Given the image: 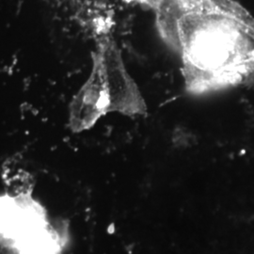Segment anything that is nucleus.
<instances>
[{"mask_svg": "<svg viewBox=\"0 0 254 254\" xmlns=\"http://www.w3.org/2000/svg\"><path fill=\"white\" fill-rule=\"evenodd\" d=\"M159 33L181 59L186 89H254V17L235 0H154Z\"/></svg>", "mask_w": 254, "mask_h": 254, "instance_id": "obj_1", "label": "nucleus"}, {"mask_svg": "<svg viewBox=\"0 0 254 254\" xmlns=\"http://www.w3.org/2000/svg\"><path fill=\"white\" fill-rule=\"evenodd\" d=\"M91 61V73L69 105L68 127L71 131H87L109 113L129 117L145 115V99L128 72L113 37H99Z\"/></svg>", "mask_w": 254, "mask_h": 254, "instance_id": "obj_2", "label": "nucleus"}, {"mask_svg": "<svg viewBox=\"0 0 254 254\" xmlns=\"http://www.w3.org/2000/svg\"><path fill=\"white\" fill-rule=\"evenodd\" d=\"M0 197V236L17 241L38 228L45 226L44 216L33 200Z\"/></svg>", "mask_w": 254, "mask_h": 254, "instance_id": "obj_3", "label": "nucleus"}]
</instances>
